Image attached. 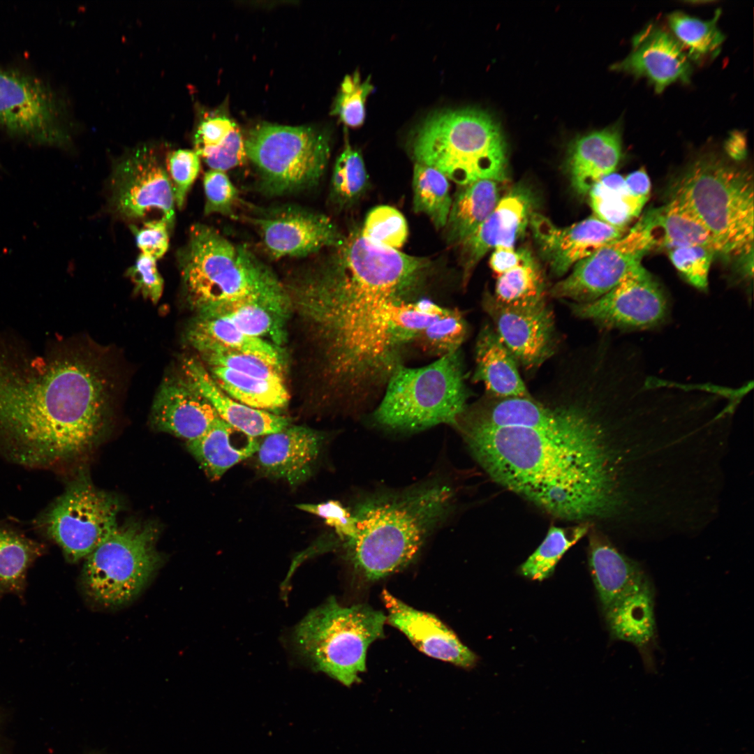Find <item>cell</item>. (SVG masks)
I'll list each match as a JSON object with an SVG mask.
<instances>
[{"label": "cell", "mask_w": 754, "mask_h": 754, "mask_svg": "<svg viewBox=\"0 0 754 754\" xmlns=\"http://www.w3.org/2000/svg\"><path fill=\"white\" fill-rule=\"evenodd\" d=\"M119 503L82 475L37 519V525L77 561L89 555L118 526Z\"/></svg>", "instance_id": "8fae6325"}, {"label": "cell", "mask_w": 754, "mask_h": 754, "mask_svg": "<svg viewBox=\"0 0 754 754\" xmlns=\"http://www.w3.org/2000/svg\"><path fill=\"white\" fill-rule=\"evenodd\" d=\"M386 621L383 612L368 605L343 606L332 598L300 622L295 642L316 670L349 687L360 681L367 649L384 637Z\"/></svg>", "instance_id": "ba28073f"}, {"label": "cell", "mask_w": 754, "mask_h": 754, "mask_svg": "<svg viewBox=\"0 0 754 754\" xmlns=\"http://www.w3.org/2000/svg\"><path fill=\"white\" fill-rule=\"evenodd\" d=\"M362 234L381 245L398 249L406 241L408 226L403 214L396 208L380 205L367 214Z\"/></svg>", "instance_id": "ee69618b"}, {"label": "cell", "mask_w": 754, "mask_h": 754, "mask_svg": "<svg viewBox=\"0 0 754 754\" xmlns=\"http://www.w3.org/2000/svg\"><path fill=\"white\" fill-rule=\"evenodd\" d=\"M296 507L323 518L325 523L333 528L345 542L355 535L356 519L353 512L338 501L330 500L318 504L300 503Z\"/></svg>", "instance_id": "681fc988"}, {"label": "cell", "mask_w": 754, "mask_h": 754, "mask_svg": "<svg viewBox=\"0 0 754 754\" xmlns=\"http://www.w3.org/2000/svg\"><path fill=\"white\" fill-rule=\"evenodd\" d=\"M529 222L540 253L556 276L626 234L625 228L611 226L593 215L564 228L538 213H532Z\"/></svg>", "instance_id": "ac0fdd59"}, {"label": "cell", "mask_w": 754, "mask_h": 754, "mask_svg": "<svg viewBox=\"0 0 754 754\" xmlns=\"http://www.w3.org/2000/svg\"><path fill=\"white\" fill-rule=\"evenodd\" d=\"M151 413L156 429L187 442L202 436L220 419L210 403L184 374L170 376L163 380Z\"/></svg>", "instance_id": "ffe728a7"}, {"label": "cell", "mask_w": 754, "mask_h": 754, "mask_svg": "<svg viewBox=\"0 0 754 754\" xmlns=\"http://www.w3.org/2000/svg\"><path fill=\"white\" fill-rule=\"evenodd\" d=\"M589 562L603 611L644 575L636 562L620 553L597 531L589 535Z\"/></svg>", "instance_id": "f1b7e54d"}, {"label": "cell", "mask_w": 754, "mask_h": 754, "mask_svg": "<svg viewBox=\"0 0 754 754\" xmlns=\"http://www.w3.org/2000/svg\"><path fill=\"white\" fill-rule=\"evenodd\" d=\"M260 442L221 418L198 438L187 442L189 452L206 475L217 480L231 467L253 456Z\"/></svg>", "instance_id": "83f0119b"}, {"label": "cell", "mask_w": 754, "mask_h": 754, "mask_svg": "<svg viewBox=\"0 0 754 754\" xmlns=\"http://www.w3.org/2000/svg\"><path fill=\"white\" fill-rule=\"evenodd\" d=\"M672 263L682 278L694 288L706 291L714 249L702 245L679 247L668 251Z\"/></svg>", "instance_id": "bcb514c9"}, {"label": "cell", "mask_w": 754, "mask_h": 754, "mask_svg": "<svg viewBox=\"0 0 754 754\" xmlns=\"http://www.w3.org/2000/svg\"><path fill=\"white\" fill-rule=\"evenodd\" d=\"M208 371L225 393L244 405L279 411L288 404L290 395L285 382L255 378L223 367H209Z\"/></svg>", "instance_id": "d6a6232c"}, {"label": "cell", "mask_w": 754, "mask_h": 754, "mask_svg": "<svg viewBox=\"0 0 754 754\" xmlns=\"http://www.w3.org/2000/svg\"><path fill=\"white\" fill-rule=\"evenodd\" d=\"M753 178L747 168L707 152L676 179L670 199L676 200L707 230L716 253L743 260L753 277Z\"/></svg>", "instance_id": "5b68a950"}, {"label": "cell", "mask_w": 754, "mask_h": 754, "mask_svg": "<svg viewBox=\"0 0 754 754\" xmlns=\"http://www.w3.org/2000/svg\"><path fill=\"white\" fill-rule=\"evenodd\" d=\"M44 551L42 544L0 524V591L21 595L29 568Z\"/></svg>", "instance_id": "e575fe53"}, {"label": "cell", "mask_w": 754, "mask_h": 754, "mask_svg": "<svg viewBox=\"0 0 754 754\" xmlns=\"http://www.w3.org/2000/svg\"><path fill=\"white\" fill-rule=\"evenodd\" d=\"M368 185L369 177L362 156L346 140L332 172V198L340 207H347L364 194Z\"/></svg>", "instance_id": "60d3db41"}, {"label": "cell", "mask_w": 754, "mask_h": 754, "mask_svg": "<svg viewBox=\"0 0 754 754\" xmlns=\"http://www.w3.org/2000/svg\"><path fill=\"white\" fill-rule=\"evenodd\" d=\"M127 276L135 286V290L145 298L156 303L163 290V280L158 270L156 259L140 253L135 263L130 267Z\"/></svg>", "instance_id": "816d5d0a"}, {"label": "cell", "mask_w": 754, "mask_h": 754, "mask_svg": "<svg viewBox=\"0 0 754 754\" xmlns=\"http://www.w3.org/2000/svg\"><path fill=\"white\" fill-rule=\"evenodd\" d=\"M184 376L210 403L219 417L235 429L257 438L279 432L290 426L289 418L244 405L225 393L205 367L193 357H185Z\"/></svg>", "instance_id": "cb8c5ba5"}, {"label": "cell", "mask_w": 754, "mask_h": 754, "mask_svg": "<svg viewBox=\"0 0 754 754\" xmlns=\"http://www.w3.org/2000/svg\"><path fill=\"white\" fill-rule=\"evenodd\" d=\"M645 214L651 224L656 248L670 251L679 247L702 245L714 249L712 239L705 227L676 200L670 199L665 205L650 209Z\"/></svg>", "instance_id": "1f68e13d"}, {"label": "cell", "mask_w": 754, "mask_h": 754, "mask_svg": "<svg viewBox=\"0 0 754 754\" xmlns=\"http://www.w3.org/2000/svg\"><path fill=\"white\" fill-rule=\"evenodd\" d=\"M627 191L632 195L646 202L651 191V182L646 172L640 168L624 178Z\"/></svg>", "instance_id": "9f6ffc18"}, {"label": "cell", "mask_w": 754, "mask_h": 754, "mask_svg": "<svg viewBox=\"0 0 754 754\" xmlns=\"http://www.w3.org/2000/svg\"><path fill=\"white\" fill-rule=\"evenodd\" d=\"M588 193L593 216L618 228H626L646 203L627 191L624 178L616 173L602 178Z\"/></svg>", "instance_id": "d590c367"}, {"label": "cell", "mask_w": 754, "mask_h": 754, "mask_svg": "<svg viewBox=\"0 0 754 754\" xmlns=\"http://www.w3.org/2000/svg\"><path fill=\"white\" fill-rule=\"evenodd\" d=\"M468 324L457 309L447 312L425 328L414 341L425 354L437 358L459 350L468 334Z\"/></svg>", "instance_id": "7bdbcfd3"}, {"label": "cell", "mask_w": 754, "mask_h": 754, "mask_svg": "<svg viewBox=\"0 0 754 754\" xmlns=\"http://www.w3.org/2000/svg\"><path fill=\"white\" fill-rule=\"evenodd\" d=\"M482 304L498 337L525 369L540 367L553 354L554 320L546 303L533 306H508L487 293Z\"/></svg>", "instance_id": "e0dca14e"}, {"label": "cell", "mask_w": 754, "mask_h": 754, "mask_svg": "<svg viewBox=\"0 0 754 754\" xmlns=\"http://www.w3.org/2000/svg\"><path fill=\"white\" fill-rule=\"evenodd\" d=\"M725 151L734 160H742L746 154V143L742 133L735 132L730 135L725 144Z\"/></svg>", "instance_id": "6f0895ef"}, {"label": "cell", "mask_w": 754, "mask_h": 754, "mask_svg": "<svg viewBox=\"0 0 754 754\" xmlns=\"http://www.w3.org/2000/svg\"><path fill=\"white\" fill-rule=\"evenodd\" d=\"M237 126L235 121L223 116L205 117L194 134V151L205 158L221 147Z\"/></svg>", "instance_id": "f907efd6"}, {"label": "cell", "mask_w": 754, "mask_h": 754, "mask_svg": "<svg viewBox=\"0 0 754 754\" xmlns=\"http://www.w3.org/2000/svg\"><path fill=\"white\" fill-rule=\"evenodd\" d=\"M246 158L244 139L237 126L221 147L202 159L210 170L226 172L243 165Z\"/></svg>", "instance_id": "db71d44e"}, {"label": "cell", "mask_w": 754, "mask_h": 754, "mask_svg": "<svg viewBox=\"0 0 754 754\" xmlns=\"http://www.w3.org/2000/svg\"><path fill=\"white\" fill-rule=\"evenodd\" d=\"M177 260L184 295L199 312L242 300L281 312L287 303L286 291L268 267L211 226H191Z\"/></svg>", "instance_id": "277c9868"}, {"label": "cell", "mask_w": 754, "mask_h": 754, "mask_svg": "<svg viewBox=\"0 0 754 754\" xmlns=\"http://www.w3.org/2000/svg\"><path fill=\"white\" fill-rule=\"evenodd\" d=\"M720 11L711 20L704 21L681 12H674L668 17V23L675 39L688 57L697 59L715 53L724 40L717 27Z\"/></svg>", "instance_id": "f35d334b"}, {"label": "cell", "mask_w": 754, "mask_h": 754, "mask_svg": "<svg viewBox=\"0 0 754 754\" xmlns=\"http://www.w3.org/2000/svg\"><path fill=\"white\" fill-rule=\"evenodd\" d=\"M381 598L387 611V621L421 652L465 669L475 665L476 654L436 616L411 607L386 589Z\"/></svg>", "instance_id": "d6986e66"}, {"label": "cell", "mask_w": 754, "mask_h": 754, "mask_svg": "<svg viewBox=\"0 0 754 754\" xmlns=\"http://www.w3.org/2000/svg\"><path fill=\"white\" fill-rule=\"evenodd\" d=\"M621 157L620 128L593 131L576 139L568 151L567 165L571 184L581 195L614 171Z\"/></svg>", "instance_id": "d4e9b609"}, {"label": "cell", "mask_w": 754, "mask_h": 754, "mask_svg": "<svg viewBox=\"0 0 754 754\" xmlns=\"http://www.w3.org/2000/svg\"><path fill=\"white\" fill-rule=\"evenodd\" d=\"M209 367H226L255 378L285 382L283 367L269 363L256 356L234 350L211 341L193 346Z\"/></svg>", "instance_id": "b9f144b4"}, {"label": "cell", "mask_w": 754, "mask_h": 754, "mask_svg": "<svg viewBox=\"0 0 754 754\" xmlns=\"http://www.w3.org/2000/svg\"><path fill=\"white\" fill-rule=\"evenodd\" d=\"M573 313L608 330H648L669 318L668 297L657 279L642 265L633 266L621 281L597 300L574 303Z\"/></svg>", "instance_id": "5bb4252c"}, {"label": "cell", "mask_w": 754, "mask_h": 754, "mask_svg": "<svg viewBox=\"0 0 754 754\" xmlns=\"http://www.w3.org/2000/svg\"><path fill=\"white\" fill-rule=\"evenodd\" d=\"M656 248L650 223L643 214L619 239L600 248L577 263L564 279L550 290L552 296L577 304L602 297L623 278L644 255Z\"/></svg>", "instance_id": "9a60e30c"}, {"label": "cell", "mask_w": 754, "mask_h": 754, "mask_svg": "<svg viewBox=\"0 0 754 754\" xmlns=\"http://www.w3.org/2000/svg\"><path fill=\"white\" fill-rule=\"evenodd\" d=\"M374 89L370 78L362 80L358 72L347 75L341 82L332 113L348 126H360L365 119L366 100Z\"/></svg>", "instance_id": "f6af8a7d"}, {"label": "cell", "mask_w": 754, "mask_h": 754, "mask_svg": "<svg viewBox=\"0 0 754 754\" xmlns=\"http://www.w3.org/2000/svg\"><path fill=\"white\" fill-rule=\"evenodd\" d=\"M165 164L176 207L182 209L188 192L199 174L200 156L195 151L179 149L168 152Z\"/></svg>", "instance_id": "7dc6e473"}, {"label": "cell", "mask_w": 754, "mask_h": 754, "mask_svg": "<svg viewBox=\"0 0 754 754\" xmlns=\"http://www.w3.org/2000/svg\"><path fill=\"white\" fill-rule=\"evenodd\" d=\"M205 215L220 214L235 216L234 208L239 202V191L226 172L209 170L203 177Z\"/></svg>", "instance_id": "c3c4849f"}, {"label": "cell", "mask_w": 754, "mask_h": 754, "mask_svg": "<svg viewBox=\"0 0 754 754\" xmlns=\"http://www.w3.org/2000/svg\"><path fill=\"white\" fill-rule=\"evenodd\" d=\"M496 417L500 426L459 417L454 427L497 483L564 519L603 517L615 508L619 457L609 441L632 418L624 388L595 378L581 405L508 398Z\"/></svg>", "instance_id": "6da1fadb"}, {"label": "cell", "mask_w": 754, "mask_h": 754, "mask_svg": "<svg viewBox=\"0 0 754 754\" xmlns=\"http://www.w3.org/2000/svg\"><path fill=\"white\" fill-rule=\"evenodd\" d=\"M606 621L614 639L646 649L656 635L654 593L644 575L605 611Z\"/></svg>", "instance_id": "484cf974"}, {"label": "cell", "mask_w": 754, "mask_h": 754, "mask_svg": "<svg viewBox=\"0 0 754 754\" xmlns=\"http://www.w3.org/2000/svg\"><path fill=\"white\" fill-rule=\"evenodd\" d=\"M323 440V435L318 431L290 425L267 435L260 443L258 464L269 476L297 485L311 475Z\"/></svg>", "instance_id": "603a6c76"}, {"label": "cell", "mask_w": 754, "mask_h": 754, "mask_svg": "<svg viewBox=\"0 0 754 754\" xmlns=\"http://www.w3.org/2000/svg\"><path fill=\"white\" fill-rule=\"evenodd\" d=\"M413 189L415 212L427 215L438 228L445 226L452 202L447 177L433 167L416 163Z\"/></svg>", "instance_id": "8d00e7d4"}, {"label": "cell", "mask_w": 754, "mask_h": 754, "mask_svg": "<svg viewBox=\"0 0 754 754\" xmlns=\"http://www.w3.org/2000/svg\"><path fill=\"white\" fill-rule=\"evenodd\" d=\"M519 264L497 276L494 298L512 306H533L545 302L546 283L542 269L532 253L520 249Z\"/></svg>", "instance_id": "836d02e7"}, {"label": "cell", "mask_w": 754, "mask_h": 754, "mask_svg": "<svg viewBox=\"0 0 754 754\" xmlns=\"http://www.w3.org/2000/svg\"><path fill=\"white\" fill-rule=\"evenodd\" d=\"M166 155L156 145H143L116 163L110 178V203L117 216L133 221L157 214L158 219L172 228L176 205Z\"/></svg>", "instance_id": "4fadbf2b"}, {"label": "cell", "mask_w": 754, "mask_h": 754, "mask_svg": "<svg viewBox=\"0 0 754 754\" xmlns=\"http://www.w3.org/2000/svg\"><path fill=\"white\" fill-rule=\"evenodd\" d=\"M531 209V194L524 188L513 189L499 199L482 223L459 244L463 286H466L474 267L490 249L515 247L530 221Z\"/></svg>", "instance_id": "44dd1931"}, {"label": "cell", "mask_w": 754, "mask_h": 754, "mask_svg": "<svg viewBox=\"0 0 754 754\" xmlns=\"http://www.w3.org/2000/svg\"><path fill=\"white\" fill-rule=\"evenodd\" d=\"M135 235L137 246L141 253L158 259L163 256L169 246L170 228L168 223L161 219L144 221L140 228L129 226Z\"/></svg>", "instance_id": "f5cc1de1"}, {"label": "cell", "mask_w": 754, "mask_h": 754, "mask_svg": "<svg viewBox=\"0 0 754 754\" xmlns=\"http://www.w3.org/2000/svg\"><path fill=\"white\" fill-rule=\"evenodd\" d=\"M430 261L378 244L359 228L294 287L313 321L326 367L350 383L383 378L403 362L391 324L397 308L419 300Z\"/></svg>", "instance_id": "7a4b0ae2"}, {"label": "cell", "mask_w": 754, "mask_h": 754, "mask_svg": "<svg viewBox=\"0 0 754 754\" xmlns=\"http://www.w3.org/2000/svg\"><path fill=\"white\" fill-rule=\"evenodd\" d=\"M0 126L13 138L38 145L68 147L66 106L43 80L0 66Z\"/></svg>", "instance_id": "7c38bea8"}, {"label": "cell", "mask_w": 754, "mask_h": 754, "mask_svg": "<svg viewBox=\"0 0 754 754\" xmlns=\"http://www.w3.org/2000/svg\"><path fill=\"white\" fill-rule=\"evenodd\" d=\"M249 220L274 259L304 257L334 248L344 238L330 218L302 208H281Z\"/></svg>", "instance_id": "2e32d148"}, {"label": "cell", "mask_w": 754, "mask_h": 754, "mask_svg": "<svg viewBox=\"0 0 754 754\" xmlns=\"http://www.w3.org/2000/svg\"><path fill=\"white\" fill-rule=\"evenodd\" d=\"M496 184L494 180L479 179L459 191L445 224L449 242L459 244L488 217L499 200Z\"/></svg>", "instance_id": "f546056e"}, {"label": "cell", "mask_w": 754, "mask_h": 754, "mask_svg": "<svg viewBox=\"0 0 754 754\" xmlns=\"http://www.w3.org/2000/svg\"><path fill=\"white\" fill-rule=\"evenodd\" d=\"M207 313L226 320L243 333L263 339L280 337V330L274 314L280 313L259 301H237L199 313Z\"/></svg>", "instance_id": "ab89813d"}, {"label": "cell", "mask_w": 754, "mask_h": 754, "mask_svg": "<svg viewBox=\"0 0 754 754\" xmlns=\"http://www.w3.org/2000/svg\"><path fill=\"white\" fill-rule=\"evenodd\" d=\"M475 357L473 380L482 383L490 396L530 397L517 361L489 323L482 327L478 335Z\"/></svg>", "instance_id": "4316f807"}, {"label": "cell", "mask_w": 754, "mask_h": 754, "mask_svg": "<svg viewBox=\"0 0 754 754\" xmlns=\"http://www.w3.org/2000/svg\"><path fill=\"white\" fill-rule=\"evenodd\" d=\"M688 58L673 36L650 27L635 36L631 52L612 68L648 79L660 93L674 82L689 80L692 68Z\"/></svg>", "instance_id": "7402d4cb"}, {"label": "cell", "mask_w": 754, "mask_h": 754, "mask_svg": "<svg viewBox=\"0 0 754 754\" xmlns=\"http://www.w3.org/2000/svg\"><path fill=\"white\" fill-rule=\"evenodd\" d=\"M244 145L263 189L274 195L316 184L330 151L328 136L318 129L270 123H260L250 129Z\"/></svg>", "instance_id": "30bf717a"}, {"label": "cell", "mask_w": 754, "mask_h": 754, "mask_svg": "<svg viewBox=\"0 0 754 754\" xmlns=\"http://www.w3.org/2000/svg\"><path fill=\"white\" fill-rule=\"evenodd\" d=\"M521 259L520 249L515 247L497 246L489 259V265L493 272L499 276L517 266Z\"/></svg>", "instance_id": "11a10c76"}, {"label": "cell", "mask_w": 754, "mask_h": 754, "mask_svg": "<svg viewBox=\"0 0 754 754\" xmlns=\"http://www.w3.org/2000/svg\"><path fill=\"white\" fill-rule=\"evenodd\" d=\"M454 497L451 485L434 478L363 498L352 512L355 535L345 542L354 569L373 582L404 569L448 516Z\"/></svg>", "instance_id": "3957f363"}, {"label": "cell", "mask_w": 754, "mask_h": 754, "mask_svg": "<svg viewBox=\"0 0 754 754\" xmlns=\"http://www.w3.org/2000/svg\"><path fill=\"white\" fill-rule=\"evenodd\" d=\"M467 398L458 350L422 367L397 369L372 419L380 427L397 432H416L441 424L454 426Z\"/></svg>", "instance_id": "52a82bcc"}, {"label": "cell", "mask_w": 754, "mask_h": 754, "mask_svg": "<svg viewBox=\"0 0 754 754\" xmlns=\"http://www.w3.org/2000/svg\"><path fill=\"white\" fill-rule=\"evenodd\" d=\"M418 163L433 167L464 186L479 179L502 181L506 175V145L496 121L474 109L432 115L412 142Z\"/></svg>", "instance_id": "8992f818"}, {"label": "cell", "mask_w": 754, "mask_h": 754, "mask_svg": "<svg viewBox=\"0 0 754 754\" xmlns=\"http://www.w3.org/2000/svg\"><path fill=\"white\" fill-rule=\"evenodd\" d=\"M157 536L158 529L150 524L117 526L86 557L82 582L87 596L112 608L133 600L161 564Z\"/></svg>", "instance_id": "9c48e42d"}, {"label": "cell", "mask_w": 754, "mask_h": 754, "mask_svg": "<svg viewBox=\"0 0 754 754\" xmlns=\"http://www.w3.org/2000/svg\"><path fill=\"white\" fill-rule=\"evenodd\" d=\"M588 522L570 528L551 526L542 543L519 567V573L542 581L553 573L564 554L589 531Z\"/></svg>", "instance_id": "74e56055"}, {"label": "cell", "mask_w": 754, "mask_h": 754, "mask_svg": "<svg viewBox=\"0 0 754 754\" xmlns=\"http://www.w3.org/2000/svg\"><path fill=\"white\" fill-rule=\"evenodd\" d=\"M186 337L192 346L198 343L211 341L283 367L280 353L272 343L246 334L226 320L207 313H199L189 325Z\"/></svg>", "instance_id": "4dcf8cb0"}]
</instances>
